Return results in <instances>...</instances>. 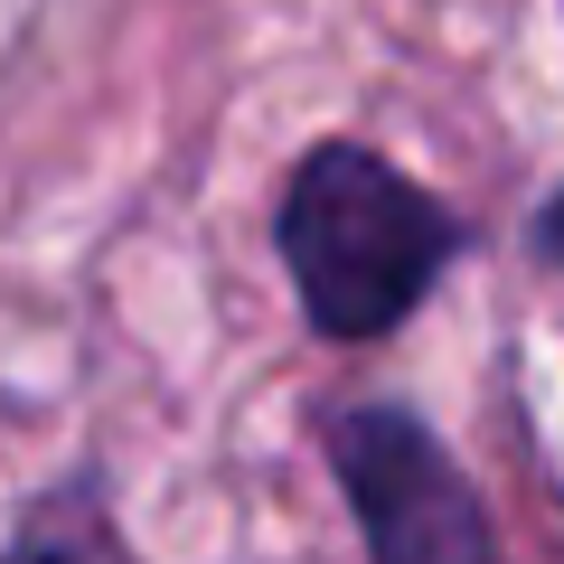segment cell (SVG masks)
<instances>
[{
	"label": "cell",
	"instance_id": "6da1fadb",
	"mask_svg": "<svg viewBox=\"0 0 564 564\" xmlns=\"http://www.w3.org/2000/svg\"><path fill=\"white\" fill-rule=\"evenodd\" d=\"M443 254H452V217L358 141L311 151L282 198V263L329 339H386L433 292Z\"/></svg>",
	"mask_w": 564,
	"mask_h": 564
},
{
	"label": "cell",
	"instance_id": "7a4b0ae2",
	"mask_svg": "<svg viewBox=\"0 0 564 564\" xmlns=\"http://www.w3.org/2000/svg\"><path fill=\"white\" fill-rule=\"evenodd\" d=\"M339 480H348V508H358L377 564H499L470 480L395 404H367V414L339 423Z\"/></svg>",
	"mask_w": 564,
	"mask_h": 564
},
{
	"label": "cell",
	"instance_id": "3957f363",
	"mask_svg": "<svg viewBox=\"0 0 564 564\" xmlns=\"http://www.w3.org/2000/svg\"><path fill=\"white\" fill-rule=\"evenodd\" d=\"M545 254H555V263H564V198H555V207H545Z\"/></svg>",
	"mask_w": 564,
	"mask_h": 564
},
{
	"label": "cell",
	"instance_id": "277c9868",
	"mask_svg": "<svg viewBox=\"0 0 564 564\" xmlns=\"http://www.w3.org/2000/svg\"><path fill=\"white\" fill-rule=\"evenodd\" d=\"M0 564H66V555H39V545H29V555H0Z\"/></svg>",
	"mask_w": 564,
	"mask_h": 564
}]
</instances>
